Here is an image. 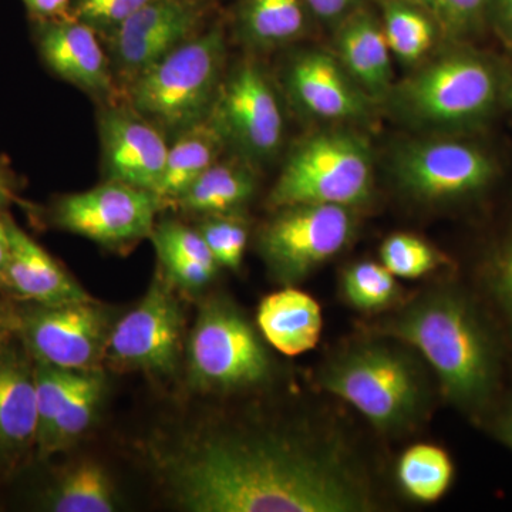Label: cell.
<instances>
[{
    "instance_id": "1",
    "label": "cell",
    "mask_w": 512,
    "mask_h": 512,
    "mask_svg": "<svg viewBox=\"0 0 512 512\" xmlns=\"http://www.w3.org/2000/svg\"><path fill=\"white\" fill-rule=\"evenodd\" d=\"M174 503L192 512H360L372 498L329 443L276 431L190 437L157 458Z\"/></svg>"
},
{
    "instance_id": "2",
    "label": "cell",
    "mask_w": 512,
    "mask_h": 512,
    "mask_svg": "<svg viewBox=\"0 0 512 512\" xmlns=\"http://www.w3.org/2000/svg\"><path fill=\"white\" fill-rule=\"evenodd\" d=\"M382 329L419 350L458 409L477 416L493 402L500 376L497 349L476 308L460 292L423 293Z\"/></svg>"
},
{
    "instance_id": "3",
    "label": "cell",
    "mask_w": 512,
    "mask_h": 512,
    "mask_svg": "<svg viewBox=\"0 0 512 512\" xmlns=\"http://www.w3.org/2000/svg\"><path fill=\"white\" fill-rule=\"evenodd\" d=\"M227 60L221 23L168 53L121 89V99L165 136L197 126L210 117L220 93Z\"/></svg>"
},
{
    "instance_id": "4",
    "label": "cell",
    "mask_w": 512,
    "mask_h": 512,
    "mask_svg": "<svg viewBox=\"0 0 512 512\" xmlns=\"http://www.w3.org/2000/svg\"><path fill=\"white\" fill-rule=\"evenodd\" d=\"M318 382L383 433L410 430L426 412L429 394L419 367L406 352L386 343L346 349L322 367Z\"/></svg>"
},
{
    "instance_id": "5",
    "label": "cell",
    "mask_w": 512,
    "mask_h": 512,
    "mask_svg": "<svg viewBox=\"0 0 512 512\" xmlns=\"http://www.w3.org/2000/svg\"><path fill=\"white\" fill-rule=\"evenodd\" d=\"M503 92L500 70L470 50L441 56L406 80L394 94L402 116L419 126L461 130L480 126Z\"/></svg>"
},
{
    "instance_id": "6",
    "label": "cell",
    "mask_w": 512,
    "mask_h": 512,
    "mask_svg": "<svg viewBox=\"0 0 512 512\" xmlns=\"http://www.w3.org/2000/svg\"><path fill=\"white\" fill-rule=\"evenodd\" d=\"M372 150L349 131H323L306 138L289 154L269 194L274 210L299 204L356 207L372 194Z\"/></svg>"
},
{
    "instance_id": "7",
    "label": "cell",
    "mask_w": 512,
    "mask_h": 512,
    "mask_svg": "<svg viewBox=\"0 0 512 512\" xmlns=\"http://www.w3.org/2000/svg\"><path fill=\"white\" fill-rule=\"evenodd\" d=\"M190 379L204 390L247 389L268 379V353L248 320L232 303L202 306L187 346Z\"/></svg>"
},
{
    "instance_id": "8",
    "label": "cell",
    "mask_w": 512,
    "mask_h": 512,
    "mask_svg": "<svg viewBox=\"0 0 512 512\" xmlns=\"http://www.w3.org/2000/svg\"><path fill=\"white\" fill-rule=\"evenodd\" d=\"M259 235V252L276 281L292 286L349 244L355 221L348 207L299 204L281 208Z\"/></svg>"
},
{
    "instance_id": "9",
    "label": "cell",
    "mask_w": 512,
    "mask_h": 512,
    "mask_svg": "<svg viewBox=\"0 0 512 512\" xmlns=\"http://www.w3.org/2000/svg\"><path fill=\"white\" fill-rule=\"evenodd\" d=\"M175 286L157 271L147 295L110 330L104 362L117 372L173 375L183 348L185 318Z\"/></svg>"
},
{
    "instance_id": "10",
    "label": "cell",
    "mask_w": 512,
    "mask_h": 512,
    "mask_svg": "<svg viewBox=\"0 0 512 512\" xmlns=\"http://www.w3.org/2000/svg\"><path fill=\"white\" fill-rule=\"evenodd\" d=\"M16 318V335L36 362L74 372L100 370L113 325L99 302L32 303Z\"/></svg>"
},
{
    "instance_id": "11",
    "label": "cell",
    "mask_w": 512,
    "mask_h": 512,
    "mask_svg": "<svg viewBox=\"0 0 512 512\" xmlns=\"http://www.w3.org/2000/svg\"><path fill=\"white\" fill-rule=\"evenodd\" d=\"M208 119L228 146L254 165L272 160L284 143L281 101L264 69L251 60L224 77Z\"/></svg>"
},
{
    "instance_id": "12",
    "label": "cell",
    "mask_w": 512,
    "mask_h": 512,
    "mask_svg": "<svg viewBox=\"0 0 512 512\" xmlns=\"http://www.w3.org/2000/svg\"><path fill=\"white\" fill-rule=\"evenodd\" d=\"M164 208L156 192L106 180L92 190L59 200L53 220L60 228L103 247L124 249L151 237L156 215Z\"/></svg>"
},
{
    "instance_id": "13",
    "label": "cell",
    "mask_w": 512,
    "mask_h": 512,
    "mask_svg": "<svg viewBox=\"0 0 512 512\" xmlns=\"http://www.w3.org/2000/svg\"><path fill=\"white\" fill-rule=\"evenodd\" d=\"M393 175L403 191L420 201L471 197L494 180L493 158L474 144L450 140L413 141L393 157Z\"/></svg>"
},
{
    "instance_id": "14",
    "label": "cell",
    "mask_w": 512,
    "mask_h": 512,
    "mask_svg": "<svg viewBox=\"0 0 512 512\" xmlns=\"http://www.w3.org/2000/svg\"><path fill=\"white\" fill-rule=\"evenodd\" d=\"M214 0H151L104 40L120 92L134 77L202 32Z\"/></svg>"
},
{
    "instance_id": "15",
    "label": "cell",
    "mask_w": 512,
    "mask_h": 512,
    "mask_svg": "<svg viewBox=\"0 0 512 512\" xmlns=\"http://www.w3.org/2000/svg\"><path fill=\"white\" fill-rule=\"evenodd\" d=\"M99 130L106 180L157 192L170 147L163 131L123 100L101 104Z\"/></svg>"
},
{
    "instance_id": "16",
    "label": "cell",
    "mask_w": 512,
    "mask_h": 512,
    "mask_svg": "<svg viewBox=\"0 0 512 512\" xmlns=\"http://www.w3.org/2000/svg\"><path fill=\"white\" fill-rule=\"evenodd\" d=\"M33 23L40 55L53 73L100 104L121 99L109 53L96 30L73 18Z\"/></svg>"
},
{
    "instance_id": "17",
    "label": "cell",
    "mask_w": 512,
    "mask_h": 512,
    "mask_svg": "<svg viewBox=\"0 0 512 512\" xmlns=\"http://www.w3.org/2000/svg\"><path fill=\"white\" fill-rule=\"evenodd\" d=\"M35 359L19 336L0 348V474L10 476L36 451Z\"/></svg>"
},
{
    "instance_id": "18",
    "label": "cell",
    "mask_w": 512,
    "mask_h": 512,
    "mask_svg": "<svg viewBox=\"0 0 512 512\" xmlns=\"http://www.w3.org/2000/svg\"><path fill=\"white\" fill-rule=\"evenodd\" d=\"M286 86L296 106L316 119L353 121L369 111V97L329 53L313 50L296 56L289 64Z\"/></svg>"
},
{
    "instance_id": "19",
    "label": "cell",
    "mask_w": 512,
    "mask_h": 512,
    "mask_svg": "<svg viewBox=\"0 0 512 512\" xmlns=\"http://www.w3.org/2000/svg\"><path fill=\"white\" fill-rule=\"evenodd\" d=\"M5 222L10 242L5 289L23 301L40 305L92 301V296L35 239L9 217H5Z\"/></svg>"
},
{
    "instance_id": "20",
    "label": "cell",
    "mask_w": 512,
    "mask_h": 512,
    "mask_svg": "<svg viewBox=\"0 0 512 512\" xmlns=\"http://www.w3.org/2000/svg\"><path fill=\"white\" fill-rule=\"evenodd\" d=\"M338 36L339 62L367 97L380 99L392 86V52L382 23L356 10L342 22Z\"/></svg>"
},
{
    "instance_id": "21",
    "label": "cell",
    "mask_w": 512,
    "mask_h": 512,
    "mask_svg": "<svg viewBox=\"0 0 512 512\" xmlns=\"http://www.w3.org/2000/svg\"><path fill=\"white\" fill-rule=\"evenodd\" d=\"M256 320L269 345L285 356L309 352L322 335L319 303L291 286L262 299Z\"/></svg>"
},
{
    "instance_id": "22",
    "label": "cell",
    "mask_w": 512,
    "mask_h": 512,
    "mask_svg": "<svg viewBox=\"0 0 512 512\" xmlns=\"http://www.w3.org/2000/svg\"><path fill=\"white\" fill-rule=\"evenodd\" d=\"M256 191L254 164L238 157L218 160L174 201L173 207L192 214H238Z\"/></svg>"
},
{
    "instance_id": "23",
    "label": "cell",
    "mask_w": 512,
    "mask_h": 512,
    "mask_svg": "<svg viewBox=\"0 0 512 512\" xmlns=\"http://www.w3.org/2000/svg\"><path fill=\"white\" fill-rule=\"evenodd\" d=\"M227 147L221 131L210 119L174 137L168 147L163 180L156 192L165 207H173L174 201L220 160Z\"/></svg>"
},
{
    "instance_id": "24",
    "label": "cell",
    "mask_w": 512,
    "mask_h": 512,
    "mask_svg": "<svg viewBox=\"0 0 512 512\" xmlns=\"http://www.w3.org/2000/svg\"><path fill=\"white\" fill-rule=\"evenodd\" d=\"M309 15L305 0H239L235 32L252 49H274L298 40Z\"/></svg>"
},
{
    "instance_id": "25",
    "label": "cell",
    "mask_w": 512,
    "mask_h": 512,
    "mask_svg": "<svg viewBox=\"0 0 512 512\" xmlns=\"http://www.w3.org/2000/svg\"><path fill=\"white\" fill-rule=\"evenodd\" d=\"M42 507L55 512H111L117 495L109 474L92 460L64 470L42 497Z\"/></svg>"
},
{
    "instance_id": "26",
    "label": "cell",
    "mask_w": 512,
    "mask_h": 512,
    "mask_svg": "<svg viewBox=\"0 0 512 512\" xmlns=\"http://www.w3.org/2000/svg\"><path fill=\"white\" fill-rule=\"evenodd\" d=\"M397 480L404 493L419 503H436L447 493L454 466L443 448L416 444L407 448L397 463Z\"/></svg>"
},
{
    "instance_id": "27",
    "label": "cell",
    "mask_w": 512,
    "mask_h": 512,
    "mask_svg": "<svg viewBox=\"0 0 512 512\" xmlns=\"http://www.w3.org/2000/svg\"><path fill=\"white\" fill-rule=\"evenodd\" d=\"M103 393L104 380L100 370L83 372L62 412L57 416L46 443L36 451L40 460L72 447L90 429Z\"/></svg>"
},
{
    "instance_id": "28",
    "label": "cell",
    "mask_w": 512,
    "mask_h": 512,
    "mask_svg": "<svg viewBox=\"0 0 512 512\" xmlns=\"http://www.w3.org/2000/svg\"><path fill=\"white\" fill-rule=\"evenodd\" d=\"M384 36L390 52L403 63L424 59L436 40L437 26L426 10L402 3H384Z\"/></svg>"
},
{
    "instance_id": "29",
    "label": "cell",
    "mask_w": 512,
    "mask_h": 512,
    "mask_svg": "<svg viewBox=\"0 0 512 512\" xmlns=\"http://www.w3.org/2000/svg\"><path fill=\"white\" fill-rule=\"evenodd\" d=\"M342 291L360 311L387 308L399 295L394 276L382 264L370 261L357 262L343 272Z\"/></svg>"
},
{
    "instance_id": "30",
    "label": "cell",
    "mask_w": 512,
    "mask_h": 512,
    "mask_svg": "<svg viewBox=\"0 0 512 512\" xmlns=\"http://www.w3.org/2000/svg\"><path fill=\"white\" fill-rule=\"evenodd\" d=\"M37 437L36 451L46 443L53 424L62 412L83 372L36 362Z\"/></svg>"
},
{
    "instance_id": "31",
    "label": "cell",
    "mask_w": 512,
    "mask_h": 512,
    "mask_svg": "<svg viewBox=\"0 0 512 512\" xmlns=\"http://www.w3.org/2000/svg\"><path fill=\"white\" fill-rule=\"evenodd\" d=\"M380 259L394 278L402 279H419L443 262L436 249L412 234L390 235L380 248Z\"/></svg>"
},
{
    "instance_id": "32",
    "label": "cell",
    "mask_w": 512,
    "mask_h": 512,
    "mask_svg": "<svg viewBox=\"0 0 512 512\" xmlns=\"http://www.w3.org/2000/svg\"><path fill=\"white\" fill-rule=\"evenodd\" d=\"M218 266L237 271L248 244V229L238 214L208 215L198 227Z\"/></svg>"
},
{
    "instance_id": "33",
    "label": "cell",
    "mask_w": 512,
    "mask_h": 512,
    "mask_svg": "<svg viewBox=\"0 0 512 512\" xmlns=\"http://www.w3.org/2000/svg\"><path fill=\"white\" fill-rule=\"evenodd\" d=\"M491 0H434V18L450 39L477 35L490 23Z\"/></svg>"
},
{
    "instance_id": "34",
    "label": "cell",
    "mask_w": 512,
    "mask_h": 512,
    "mask_svg": "<svg viewBox=\"0 0 512 512\" xmlns=\"http://www.w3.org/2000/svg\"><path fill=\"white\" fill-rule=\"evenodd\" d=\"M150 2L151 0H76L73 19L96 30L104 42L134 13Z\"/></svg>"
},
{
    "instance_id": "35",
    "label": "cell",
    "mask_w": 512,
    "mask_h": 512,
    "mask_svg": "<svg viewBox=\"0 0 512 512\" xmlns=\"http://www.w3.org/2000/svg\"><path fill=\"white\" fill-rule=\"evenodd\" d=\"M150 238L156 245L158 255H180L202 264L218 266L198 229H192L180 222L165 221L154 227Z\"/></svg>"
},
{
    "instance_id": "36",
    "label": "cell",
    "mask_w": 512,
    "mask_h": 512,
    "mask_svg": "<svg viewBox=\"0 0 512 512\" xmlns=\"http://www.w3.org/2000/svg\"><path fill=\"white\" fill-rule=\"evenodd\" d=\"M164 275L170 279L175 288L201 289L210 284L218 266L202 264L194 259L173 254L158 255Z\"/></svg>"
},
{
    "instance_id": "37",
    "label": "cell",
    "mask_w": 512,
    "mask_h": 512,
    "mask_svg": "<svg viewBox=\"0 0 512 512\" xmlns=\"http://www.w3.org/2000/svg\"><path fill=\"white\" fill-rule=\"evenodd\" d=\"M494 292L512 322V237L508 239L493 276Z\"/></svg>"
},
{
    "instance_id": "38",
    "label": "cell",
    "mask_w": 512,
    "mask_h": 512,
    "mask_svg": "<svg viewBox=\"0 0 512 512\" xmlns=\"http://www.w3.org/2000/svg\"><path fill=\"white\" fill-rule=\"evenodd\" d=\"M33 22L73 18L76 0H22Z\"/></svg>"
},
{
    "instance_id": "39",
    "label": "cell",
    "mask_w": 512,
    "mask_h": 512,
    "mask_svg": "<svg viewBox=\"0 0 512 512\" xmlns=\"http://www.w3.org/2000/svg\"><path fill=\"white\" fill-rule=\"evenodd\" d=\"M309 13L326 23H342L356 12L360 0H305Z\"/></svg>"
},
{
    "instance_id": "40",
    "label": "cell",
    "mask_w": 512,
    "mask_h": 512,
    "mask_svg": "<svg viewBox=\"0 0 512 512\" xmlns=\"http://www.w3.org/2000/svg\"><path fill=\"white\" fill-rule=\"evenodd\" d=\"M490 23L512 45V0H491Z\"/></svg>"
},
{
    "instance_id": "41",
    "label": "cell",
    "mask_w": 512,
    "mask_h": 512,
    "mask_svg": "<svg viewBox=\"0 0 512 512\" xmlns=\"http://www.w3.org/2000/svg\"><path fill=\"white\" fill-rule=\"evenodd\" d=\"M10 242L5 217H0V286L5 289V272L8 266Z\"/></svg>"
},
{
    "instance_id": "42",
    "label": "cell",
    "mask_w": 512,
    "mask_h": 512,
    "mask_svg": "<svg viewBox=\"0 0 512 512\" xmlns=\"http://www.w3.org/2000/svg\"><path fill=\"white\" fill-rule=\"evenodd\" d=\"M497 434L508 447L512 448V404L498 419Z\"/></svg>"
},
{
    "instance_id": "43",
    "label": "cell",
    "mask_w": 512,
    "mask_h": 512,
    "mask_svg": "<svg viewBox=\"0 0 512 512\" xmlns=\"http://www.w3.org/2000/svg\"><path fill=\"white\" fill-rule=\"evenodd\" d=\"M18 326V318H16V312L9 311V309L0 306V329L15 330Z\"/></svg>"
},
{
    "instance_id": "44",
    "label": "cell",
    "mask_w": 512,
    "mask_h": 512,
    "mask_svg": "<svg viewBox=\"0 0 512 512\" xmlns=\"http://www.w3.org/2000/svg\"><path fill=\"white\" fill-rule=\"evenodd\" d=\"M384 3H402V5L414 6L426 10L434 16V0H383Z\"/></svg>"
},
{
    "instance_id": "45",
    "label": "cell",
    "mask_w": 512,
    "mask_h": 512,
    "mask_svg": "<svg viewBox=\"0 0 512 512\" xmlns=\"http://www.w3.org/2000/svg\"><path fill=\"white\" fill-rule=\"evenodd\" d=\"M15 333V330L0 329V348H2Z\"/></svg>"
},
{
    "instance_id": "46",
    "label": "cell",
    "mask_w": 512,
    "mask_h": 512,
    "mask_svg": "<svg viewBox=\"0 0 512 512\" xmlns=\"http://www.w3.org/2000/svg\"><path fill=\"white\" fill-rule=\"evenodd\" d=\"M10 197V192L8 188H6V185H0V205L3 204V201L6 200V198Z\"/></svg>"
},
{
    "instance_id": "47",
    "label": "cell",
    "mask_w": 512,
    "mask_h": 512,
    "mask_svg": "<svg viewBox=\"0 0 512 512\" xmlns=\"http://www.w3.org/2000/svg\"><path fill=\"white\" fill-rule=\"evenodd\" d=\"M507 100L508 104L512 107V86L507 90Z\"/></svg>"
},
{
    "instance_id": "48",
    "label": "cell",
    "mask_w": 512,
    "mask_h": 512,
    "mask_svg": "<svg viewBox=\"0 0 512 512\" xmlns=\"http://www.w3.org/2000/svg\"><path fill=\"white\" fill-rule=\"evenodd\" d=\"M0 185H5V183L2 181V178H0Z\"/></svg>"
},
{
    "instance_id": "49",
    "label": "cell",
    "mask_w": 512,
    "mask_h": 512,
    "mask_svg": "<svg viewBox=\"0 0 512 512\" xmlns=\"http://www.w3.org/2000/svg\"><path fill=\"white\" fill-rule=\"evenodd\" d=\"M0 291H3V288H2V286H0Z\"/></svg>"
}]
</instances>
